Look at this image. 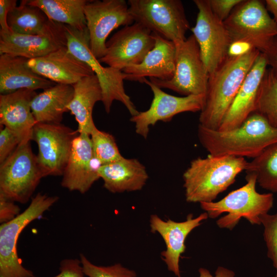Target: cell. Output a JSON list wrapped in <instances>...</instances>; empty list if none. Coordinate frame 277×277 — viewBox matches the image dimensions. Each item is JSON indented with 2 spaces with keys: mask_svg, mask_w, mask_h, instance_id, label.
<instances>
[{
  "mask_svg": "<svg viewBox=\"0 0 277 277\" xmlns=\"http://www.w3.org/2000/svg\"><path fill=\"white\" fill-rule=\"evenodd\" d=\"M197 136L209 154L255 158L277 143V128L257 112H253L239 127L222 131L199 125Z\"/></svg>",
  "mask_w": 277,
  "mask_h": 277,
  "instance_id": "cell-1",
  "label": "cell"
},
{
  "mask_svg": "<svg viewBox=\"0 0 277 277\" xmlns=\"http://www.w3.org/2000/svg\"><path fill=\"white\" fill-rule=\"evenodd\" d=\"M248 163L244 157L211 154L193 160L183 175L186 201L213 202L246 170Z\"/></svg>",
  "mask_w": 277,
  "mask_h": 277,
  "instance_id": "cell-2",
  "label": "cell"
},
{
  "mask_svg": "<svg viewBox=\"0 0 277 277\" xmlns=\"http://www.w3.org/2000/svg\"><path fill=\"white\" fill-rule=\"evenodd\" d=\"M260 53L254 49L240 56L227 57L219 68L209 75L205 105L199 116L200 125L211 129L219 128Z\"/></svg>",
  "mask_w": 277,
  "mask_h": 277,
  "instance_id": "cell-3",
  "label": "cell"
},
{
  "mask_svg": "<svg viewBox=\"0 0 277 277\" xmlns=\"http://www.w3.org/2000/svg\"><path fill=\"white\" fill-rule=\"evenodd\" d=\"M246 173V184L242 187L232 191L219 201L200 203L209 218L215 219L227 213L216 221L217 226L221 228L231 230L242 218L252 225H260L262 216L268 213L273 207V193L257 192L256 175L251 172Z\"/></svg>",
  "mask_w": 277,
  "mask_h": 277,
  "instance_id": "cell-4",
  "label": "cell"
},
{
  "mask_svg": "<svg viewBox=\"0 0 277 277\" xmlns=\"http://www.w3.org/2000/svg\"><path fill=\"white\" fill-rule=\"evenodd\" d=\"M67 47L69 52L86 64L97 76L102 91V103L107 113H109L113 102L122 103L131 116L139 113L124 87L125 73L120 70L104 67L93 54L87 27L78 30L65 25Z\"/></svg>",
  "mask_w": 277,
  "mask_h": 277,
  "instance_id": "cell-5",
  "label": "cell"
},
{
  "mask_svg": "<svg viewBox=\"0 0 277 277\" xmlns=\"http://www.w3.org/2000/svg\"><path fill=\"white\" fill-rule=\"evenodd\" d=\"M58 200L57 196L38 193L28 207L15 218L0 226V277H33V272L22 265L17 244L24 229L41 218Z\"/></svg>",
  "mask_w": 277,
  "mask_h": 277,
  "instance_id": "cell-6",
  "label": "cell"
},
{
  "mask_svg": "<svg viewBox=\"0 0 277 277\" xmlns=\"http://www.w3.org/2000/svg\"><path fill=\"white\" fill-rule=\"evenodd\" d=\"M128 4L134 22L174 43L186 39L190 26L181 1L129 0Z\"/></svg>",
  "mask_w": 277,
  "mask_h": 277,
  "instance_id": "cell-7",
  "label": "cell"
},
{
  "mask_svg": "<svg viewBox=\"0 0 277 277\" xmlns=\"http://www.w3.org/2000/svg\"><path fill=\"white\" fill-rule=\"evenodd\" d=\"M224 23L232 41H247L262 53L277 37V22L270 17L261 1L243 0Z\"/></svg>",
  "mask_w": 277,
  "mask_h": 277,
  "instance_id": "cell-8",
  "label": "cell"
},
{
  "mask_svg": "<svg viewBox=\"0 0 277 277\" xmlns=\"http://www.w3.org/2000/svg\"><path fill=\"white\" fill-rule=\"evenodd\" d=\"M174 44L175 66L172 77L168 80L149 78V81L160 88H167L184 96H206L209 74L194 35Z\"/></svg>",
  "mask_w": 277,
  "mask_h": 277,
  "instance_id": "cell-9",
  "label": "cell"
},
{
  "mask_svg": "<svg viewBox=\"0 0 277 277\" xmlns=\"http://www.w3.org/2000/svg\"><path fill=\"white\" fill-rule=\"evenodd\" d=\"M0 164V194L14 202H28L44 177L30 142L19 145Z\"/></svg>",
  "mask_w": 277,
  "mask_h": 277,
  "instance_id": "cell-10",
  "label": "cell"
},
{
  "mask_svg": "<svg viewBox=\"0 0 277 277\" xmlns=\"http://www.w3.org/2000/svg\"><path fill=\"white\" fill-rule=\"evenodd\" d=\"M198 9L196 23L191 28L200 48L202 61L209 75L227 58L232 38L223 21L212 12L209 0H194Z\"/></svg>",
  "mask_w": 277,
  "mask_h": 277,
  "instance_id": "cell-11",
  "label": "cell"
},
{
  "mask_svg": "<svg viewBox=\"0 0 277 277\" xmlns=\"http://www.w3.org/2000/svg\"><path fill=\"white\" fill-rule=\"evenodd\" d=\"M78 134L77 130L61 123L35 125L32 140L37 145V161L44 177L63 175Z\"/></svg>",
  "mask_w": 277,
  "mask_h": 277,
  "instance_id": "cell-12",
  "label": "cell"
},
{
  "mask_svg": "<svg viewBox=\"0 0 277 277\" xmlns=\"http://www.w3.org/2000/svg\"><path fill=\"white\" fill-rule=\"evenodd\" d=\"M84 13L90 49L98 60L106 54V40L110 33L121 26L134 23L125 0L89 1Z\"/></svg>",
  "mask_w": 277,
  "mask_h": 277,
  "instance_id": "cell-13",
  "label": "cell"
},
{
  "mask_svg": "<svg viewBox=\"0 0 277 277\" xmlns=\"http://www.w3.org/2000/svg\"><path fill=\"white\" fill-rule=\"evenodd\" d=\"M155 44L153 33L140 23L124 26L106 42V52L101 63L122 71L140 64Z\"/></svg>",
  "mask_w": 277,
  "mask_h": 277,
  "instance_id": "cell-14",
  "label": "cell"
},
{
  "mask_svg": "<svg viewBox=\"0 0 277 277\" xmlns=\"http://www.w3.org/2000/svg\"><path fill=\"white\" fill-rule=\"evenodd\" d=\"M143 83L151 88L153 99L147 110L131 116L130 121L134 124L136 133L145 139L148 137L150 127L159 121L169 122L175 115L183 112H201L204 107L205 95L176 96L166 93L146 78Z\"/></svg>",
  "mask_w": 277,
  "mask_h": 277,
  "instance_id": "cell-15",
  "label": "cell"
},
{
  "mask_svg": "<svg viewBox=\"0 0 277 277\" xmlns=\"http://www.w3.org/2000/svg\"><path fill=\"white\" fill-rule=\"evenodd\" d=\"M66 46L65 25L52 21L45 32L38 34L7 33L0 31V55L7 54L32 59Z\"/></svg>",
  "mask_w": 277,
  "mask_h": 277,
  "instance_id": "cell-16",
  "label": "cell"
},
{
  "mask_svg": "<svg viewBox=\"0 0 277 277\" xmlns=\"http://www.w3.org/2000/svg\"><path fill=\"white\" fill-rule=\"evenodd\" d=\"M208 218L206 212L196 217H194L192 213L189 214L186 220L182 222L171 219L164 220L155 214L150 215V231L152 233H159L166 245V249L161 253L162 259L168 270L176 276L181 277L180 260L186 250L185 243L187 236Z\"/></svg>",
  "mask_w": 277,
  "mask_h": 277,
  "instance_id": "cell-17",
  "label": "cell"
},
{
  "mask_svg": "<svg viewBox=\"0 0 277 277\" xmlns=\"http://www.w3.org/2000/svg\"><path fill=\"white\" fill-rule=\"evenodd\" d=\"M101 165L94 156L90 135L79 133L73 142L61 185L70 191L85 193L100 179Z\"/></svg>",
  "mask_w": 277,
  "mask_h": 277,
  "instance_id": "cell-18",
  "label": "cell"
},
{
  "mask_svg": "<svg viewBox=\"0 0 277 277\" xmlns=\"http://www.w3.org/2000/svg\"><path fill=\"white\" fill-rule=\"evenodd\" d=\"M28 65L35 73L56 84L73 85L95 74L89 66L72 54L67 46L45 56L29 59Z\"/></svg>",
  "mask_w": 277,
  "mask_h": 277,
  "instance_id": "cell-19",
  "label": "cell"
},
{
  "mask_svg": "<svg viewBox=\"0 0 277 277\" xmlns=\"http://www.w3.org/2000/svg\"><path fill=\"white\" fill-rule=\"evenodd\" d=\"M268 66L261 52L248 73L218 129L225 131L240 126L254 112L259 90Z\"/></svg>",
  "mask_w": 277,
  "mask_h": 277,
  "instance_id": "cell-20",
  "label": "cell"
},
{
  "mask_svg": "<svg viewBox=\"0 0 277 277\" xmlns=\"http://www.w3.org/2000/svg\"><path fill=\"white\" fill-rule=\"evenodd\" d=\"M37 94L32 89H21L0 95V124L16 134L19 145L32 140L33 128L36 123L31 104Z\"/></svg>",
  "mask_w": 277,
  "mask_h": 277,
  "instance_id": "cell-21",
  "label": "cell"
},
{
  "mask_svg": "<svg viewBox=\"0 0 277 277\" xmlns=\"http://www.w3.org/2000/svg\"><path fill=\"white\" fill-rule=\"evenodd\" d=\"M153 33V32H152ZM155 44L139 64L128 66L122 71L125 80L143 83L146 77L168 80L174 75L175 46L174 42L153 33Z\"/></svg>",
  "mask_w": 277,
  "mask_h": 277,
  "instance_id": "cell-22",
  "label": "cell"
},
{
  "mask_svg": "<svg viewBox=\"0 0 277 277\" xmlns=\"http://www.w3.org/2000/svg\"><path fill=\"white\" fill-rule=\"evenodd\" d=\"M98 174L104 188L113 193L140 191L149 178L145 166L137 159L124 156L101 165Z\"/></svg>",
  "mask_w": 277,
  "mask_h": 277,
  "instance_id": "cell-23",
  "label": "cell"
},
{
  "mask_svg": "<svg viewBox=\"0 0 277 277\" xmlns=\"http://www.w3.org/2000/svg\"><path fill=\"white\" fill-rule=\"evenodd\" d=\"M29 59L18 56L0 55V93L6 94L21 89H48L55 83L35 73L28 66Z\"/></svg>",
  "mask_w": 277,
  "mask_h": 277,
  "instance_id": "cell-24",
  "label": "cell"
},
{
  "mask_svg": "<svg viewBox=\"0 0 277 277\" xmlns=\"http://www.w3.org/2000/svg\"><path fill=\"white\" fill-rule=\"evenodd\" d=\"M73 97L67 106L78 123L79 133L90 134L95 127L92 113L95 103L102 101V91L95 74L81 79L73 85Z\"/></svg>",
  "mask_w": 277,
  "mask_h": 277,
  "instance_id": "cell-25",
  "label": "cell"
},
{
  "mask_svg": "<svg viewBox=\"0 0 277 277\" xmlns=\"http://www.w3.org/2000/svg\"><path fill=\"white\" fill-rule=\"evenodd\" d=\"M71 85L55 84L37 94L31 108L36 123H61L63 114L68 111L67 106L74 95Z\"/></svg>",
  "mask_w": 277,
  "mask_h": 277,
  "instance_id": "cell-26",
  "label": "cell"
},
{
  "mask_svg": "<svg viewBox=\"0 0 277 277\" xmlns=\"http://www.w3.org/2000/svg\"><path fill=\"white\" fill-rule=\"evenodd\" d=\"M87 0H27L31 5L40 8L53 22L78 30L87 27L84 8Z\"/></svg>",
  "mask_w": 277,
  "mask_h": 277,
  "instance_id": "cell-27",
  "label": "cell"
},
{
  "mask_svg": "<svg viewBox=\"0 0 277 277\" xmlns=\"http://www.w3.org/2000/svg\"><path fill=\"white\" fill-rule=\"evenodd\" d=\"M51 21L40 8L29 4L27 0L21 1L19 6L9 11L7 17L11 32L26 35L45 32Z\"/></svg>",
  "mask_w": 277,
  "mask_h": 277,
  "instance_id": "cell-28",
  "label": "cell"
},
{
  "mask_svg": "<svg viewBox=\"0 0 277 277\" xmlns=\"http://www.w3.org/2000/svg\"><path fill=\"white\" fill-rule=\"evenodd\" d=\"M245 171L256 175L257 183L261 188L272 193H277V143L267 147L248 162Z\"/></svg>",
  "mask_w": 277,
  "mask_h": 277,
  "instance_id": "cell-29",
  "label": "cell"
},
{
  "mask_svg": "<svg viewBox=\"0 0 277 277\" xmlns=\"http://www.w3.org/2000/svg\"><path fill=\"white\" fill-rule=\"evenodd\" d=\"M254 112L277 128V77L271 68L267 69L261 84Z\"/></svg>",
  "mask_w": 277,
  "mask_h": 277,
  "instance_id": "cell-30",
  "label": "cell"
},
{
  "mask_svg": "<svg viewBox=\"0 0 277 277\" xmlns=\"http://www.w3.org/2000/svg\"><path fill=\"white\" fill-rule=\"evenodd\" d=\"M95 158L102 165L117 161L123 157L114 136L98 129L95 126L90 134Z\"/></svg>",
  "mask_w": 277,
  "mask_h": 277,
  "instance_id": "cell-31",
  "label": "cell"
},
{
  "mask_svg": "<svg viewBox=\"0 0 277 277\" xmlns=\"http://www.w3.org/2000/svg\"><path fill=\"white\" fill-rule=\"evenodd\" d=\"M83 271L88 277H137L136 272L121 263L110 266H98L92 263L83 254H80Z\"/></svg>",
  "mask_w": 277,
  "mask_h": 277,
  "instance_id": "cell-32",
  "label": "cell"
},
{
  "mask_svg": "<svg viewBox=\"0 0 277 277\" xmlns=\"http://www.w3.org/2000/svg\"><path fill=\"white\" fill-rule=\"evenodd\" d=\"M261 221L264 227L263 236L267 248V256L276 270L274 277H277V211L273 214H264Z\"/></svg>",
  "mask_w": 277,
  "mask_h": 277,
  "instance_id": "cell-33",
  "label": "cell"
},
{
  "mask_svg": "<svg viewBox=\"0 0 277 277\" xmlns=\"http://www.w3.org/2000/svg\"><path fill=\"white\" fill-rule=\"evenodd\" d=\"M19 141L16 134L4 127L0 130V164L4 162L16 149Z\"/></svg>",
  "mask_w": 277,
  "mask_h": 277,
  "instance_id": "cell-34",
  "label": "cell"
},
{
  "mask_svg": "<svg viewBox=\"0 0 277 277\" xmlns=\"http://www.w3.org/2000/svg\"><path fill=\"white\" fill-rule=\"evenodd\" d=\"M59 270L60 273L53 277H84L85 275L81 261L77 259L63 260L60 262Z\"/></svg>",
  "mask_w": 277,
  "mask_h": 277,
  "instance_id": "cell-35",
  "label": "cell"
},
{
  "mask_svg": "<svg viewBox=\"0 0 277 277\" xmlns=\"http://www.w3.org/2000/svg\"><path fill=\"white\" fill-rule=\"evenodd\" d=\"M243 0H209L212 12L222 21L229 16L234 8Z\"/></svg>",
  "mask_w": 277,
  "mask_h": 277,
  "instance_id": "cell-36",
  "label": "cell"
},
{
  "mask_svg": "<svg viewBox=\"0 0 277 277\" xmlns=\"http://www.w3.org/2000/svg\"><path fill=\"white\" fill-rule=\"evenodd\" d=\"M20 210V208L14 204V202L0 194L1 224L7 223L15 218L21 213Z\"/></svg>",
  "mask_w": 277,
  "mask_h": 277,
  "instance_id": "cell-37",
  "label": "cell"
},
{
  "mask_svg": "<svg viewBox=\"0 0 277 277\" xmlns=\"http://www.w3.org/2000/svg\"><path fill=\"white\" fill-rule=\"evenodd\" d=\"M256 49L251 43L244 40L233 41L230 44L227 57H235L245 55Z\"/></svg>",
  "mask_w": 277,
  "mask_h": 277,
  "instance_id": "cell-38",
  "label": "cell"
},
{
  "mask_svg": "<svg viewBox=\"0 0 277 277\" xmlns=\"http://www.w3.org/2000/svg\"><path fill=\"white\" fill-rule=\"evenodd\" d=\"M16 0L0 1V26L1 31L9 33L11 30L7 24V17L9 11L16 6Z\"/></svg>",
  "mask_w": 277,
  "mask_h": 277,
  "instance_id": "cell-39",
  "label": "cell"
},
{
  "mask_svg": "<svg viewBox=\"0 0 277 277\" xmlns=\"http://www.w3.org/2000/svg\"><path fill=\"white\" fill-rule=\"evenodd\" d=\"M264 53L267 56L268 66L271 67L270 68L277 77V37Z\"/></svg>",
  "mask_w": 277,
  "mask_h": 277,
  "instance_id": "cell-40",
  "label": "cell"
},
{
  "mask_svg": "<svg viewBox=\"0 0 277 277\" xmlns=\"http://www.w3.org/2000/svg\"><path fill=\"white\" fill-rule=\"evenodd\" d=\"M199 277H235L233 271L223 266H219L214 274L212 275L210 271L205 268H200L199 269Z\"/></svg>",
  "mask_w": 277,
  "mask_h": 277,
  "instance_id": "cell-41",
  "label": "cell"
},
{
  "mask_svg": "<svg viewBox=\"0 0 277 277\" xmlns=\"http://www.w3.org/2000/svg\"><path fill=\"white\" fill-rule=\"evenodd\" d=\"M266 8L273 15V19L277 22V0L265 1Z\"/></svg>",
  "mask_w": 277,
  "mask_h": 277,
  "instance_id": "cell-42",
  "label": "cell"
}]
</instances>
